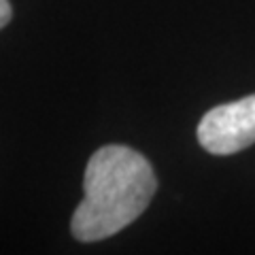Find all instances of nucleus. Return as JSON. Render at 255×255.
Segmentation results:
<instances>
[{"label": "nucleus", "instance_id": "nucleus-1", "mask_svg": "<svg viewBox=\"0 0 255 255\" xmlns=\"http://www.w3.org/2000/svg\"><path fill=\"white\" fill-rule=\"evenodd\" d=\"M157 189L149 159L124 145L100 147L85 168V198L70 221L81 243L102 241L138 219Z\"/></svg>", "mask_w": 255, "mask_h": 255}, {"label": "nucleus", "instance_id": "nucleus-3", "mask_svg": "<svg viewBox=\"0 0 255 255\" xmlns=\"http://www.w3.org/2000/svg\"><path fill=\"white\" fill-rule=\"evenodd\" d=\"M11 15H13V11H11L9 0H0V30L11 21Z\"/></svg>", "mask_w": 255, "mask_h": 255}, {"label": "nucleus", "instance_id": "nucleus-2", "mask_svg": "<svg viewBox=\"0 0 255 255\" xmlns=\"http://www.w3.org/2000/svg\"><path fill=\"white\" fill-rule=\"evenodd\" d=\"M198 140L213 155H232L255 142V94L219 105L198 124Z\"/></svg>", "mask_w": 255, "mask_h": 255}]
</instances>
